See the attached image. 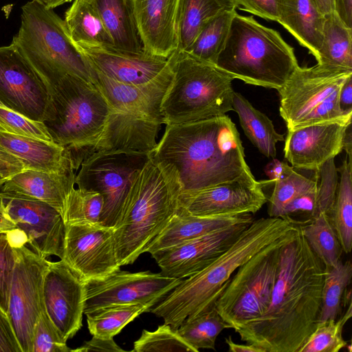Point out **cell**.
Segmentation results:
<instances>
[{
	"mask_svg": "<svg viewBox=\"0 0 352 352\" xmlns=\"http://www.w3.org/2000/svg\"><path fill=\"white\" fill-rule=\"evenodd\" d=\"M0 205L15 227L28 238L39 256L63 257L65 224L52 206L17 193L0 191Z\"/></svg>",
	"mask_w": 352,
	"mask_h": 352,
	"instance_id": "cell-14",
	"label": "cell"
},
{
	"mask_svg": "<svg viewBox=\"0 0 352 352\" xmlns=\"http://www.w3.org/2000/svg\"><path fill=\"white\" fill-rule=\"evenodd\" d=\"M113 228L100 224H65L63 260L85 281L104 278L120 270Z\"/></svg>",
	"mask_w": 352,
	"mask_h": 352,
	"instance_id": "cell-15",
	"label": "cell"
},
{
	"mask_svg": "<svg viewBox=\"0 0 352 352\" xmlns=\"http://www.w3.org/2000/svg\"><path fill=\"white\" fill-rule=\"evenodd\" d=\"M233 10H236L234 0H179L177 50L187 52L207 23L222 12Z\"/></svg>",
	"mask_w": 352,
	"mask_h": 352,
	"instance_id": "cell-29",
	"label": "cell"
},
{
	"mask_svg": "<svg viewBox=\"0 0 352 352\" xmlns=\"http://www.w3.org/2000/svg\"><path fill=\"white\" fill-rule=\"evenodd\" d=\"M45 310L64 340L81 329L86 301L85 281L63 259L49 261L43 283Z\"/></svg>",
	"mask_w": 352,
	"mask_h": 352,
	"instance_id": "cell-16",
	"label": "cell"
},
{
	"mask_svg": "<svg viewBox=\"0 0 352 352\" xmlns=\"http://www.w3.org/2000/svg\"><path fill=\"white\" fill-rule=\"evenodd\" d=\"M352 28L337 12L324 14L322 41L317 63L352 70Z\"/></svg>",
	"mask_w": 352,
	"mask_h": 352,
	"instance_id": "cell-33",
	"label": "cell"
},
{
	"mask_svg": "<svg viewBox=\"0 0 352 352\" xmlns=\"http://www.w3.org/2000/svg\"><path fill=\"white\" fill-rule=\"evenodd\" d=\"M225 342L228 346L229 351L232 352H263L260 348L250 344H238L234 342L231 336L225 339Z\"/></svg>",
	"mask_w": 352,
	"mask_h": 352,
	"instance_id": "cell-56",
	"label": "cell"
},
{
	"mask_svg": "<svg viewBox=\"0 0 352 352\" xmlns=\"http://www.w3.org/2000/svg\"><path fill=\"white\" fill-rule=\"evenodd\" d=\"M318 186L299 195L283 209L280 218L285 219L296 226H302L316 216Z\"/></svg>",
	"mask_w": 352,
	"mask_h": 352,
	"instance_id": "cell-48",
	"label": "cell"
},
{
	"mask_svg": "<svg viewBox=\"0 0 352 352\" xmlns=\"http://www.w3.org/2000/svg\"><path fill=\"white\" fill-rule=\"evenodd\" d=\"M351 301L346 313L338 320L319 322L298 352H338L347 345L342 336L343 327L351 318Z\"/></svg>",
	"mask_w": 352,
	"mask_h": 352,
	"instance_id": "cell-42",
	"label": "cell"
},
{
	"mask_svg": "<svg viewBox=\"0 0 352 352\" xmlns=\"http://www.w3.org/2000/svg\"><path fill=\"white\" fill-rule=\"evenodd\" d=\"M91 1L112 37L113 47L133 53L144 51L126 0Z\"/></svg>",
	"mask_w": 352,
	"mask_h": 352,
	"instance_id": "cell-32",
	"label": "cell"
},
{
	"mask_svg": "<svg viewBox=\"0 0 352 352\" xmlns=\"http://www.w3.org/2000/svg\"><path fill=\"white\" fill-rule=\"evenodd\" d=\"M351 276L352 264L350 261L342 262L340 260L335 267L325 269L318 323L338 318Z\"/></svg>",
	"mask_w": 352,
	"mask_h": 352,
	"instance_id": "cell-39",
	"label": "cell"
},
{
	"mask_svg": "<svg viewBox=\"0 0 352 352\" xmlns=\"http://www.w3.org/2000/svg\"><path fill=\"white\" fill-rule=\"evenodd\" d=\"M181 192L174 171L151 155L135 175L114 228L120 267L133 263L164 229L179 208Z\"/></svg>",
	"mask_w": 352,
	"mask_h": 352,
	"instance_id": "cell-4",
	"label": "cell"
},
{
	"mask_svg": "<svg viewBox=\"0 0 352 352\" xmlns=\"http://www.w3.org/2000/svg\"><path fill=\"white\" fill-rule=\"evenodd\" d=\"M252 222L225 227L151 254L162 274L183 279L200 272L213 262Z\"/></svg>",
	"mask_w": 352,
	"mask_h": 352,
	"instance_id": "cell-19",
	"label": "cell"
},
{
	"mask_svg": "<svg viewBox=\"0 0 352 352\" xmlns=\"http://www.w3.org/2000/svg\"><path fill=\"white\" fill-rule=\"evenodd\" d=\"M236 10L222 12L201 30L190 47L186 52L208 63L216 65L219 54L228 38Z\"/></svg>",
	"mask_w": 352,
	"mask_h": 352,
	"instance_id": "cell-38",
	"label": "cell"
},
{
	"mask_svg": "<svg viewBox=\"0 0 352 352\" xmlns=\"http://www.w3.org/2000/svg\"><path fill=\"white\" fill-rule=\"evenodd\" d=\"M0 146L18 158L25 170L53 173L74 170L65 148L54 142L0 132Z\"/></svg>",
	"mask_w": 352,
	"mask_h": 352,
	"instance_id": "cell-27",
	"label": "cell"
},
{
	"mask_svg": "<svg viewBox=\"0 0 352 352\" xmlns=\"http://www.w3.org/2000/svg\"><path fill=\"white\" fill-rule=\"evenodd\" d=\"M72 350L43 308L34 326L32 352H69Z\"/></svg>",
	"mask_w": 352,
	"mask_h": 352,
	"instance_id": "cell-46",
	"label": "cell"
},
{
	"mask_svg": "<svg viewBox=\"0 0 352 352\" xmlns=\"http://www.w3.org/2000/svg\"><path fill=\"white\" fill-rule=\"evenodd\" d=\"M74 170L65 173L23 170L7 179L0 191L10 192L43 201L63 216L67 196L75 186Z\"/></svg>",
	"mask_w": 352,
	"mask_h": 352,
	"instance_id": "cell-26",
	"label": "cell"
},
{
	"mask_svg": "<svg viewBox=\"0 0 352 352\" xmlns=\"http://www.w3.org/2000/svg\"><path fill=\"white\" fill-rule=\"evenodd\" d=\"M72 1V0H48L46 3V6L50 8L54 9L60 5H63L67 2H70Z\"/></svg>",
	"mask_w": 352,
	"mask_h": 352,
	"instance_id": "cell-60",
	"label": "cell"
},
{
	"mask_svg": "<svg viewBox=\"0 0 352 352\" xmlns=\"http://www.w3.org/2000/svg\"><path fill=\"white\" fill-rule=\"evenodd\" d=\"M43 122L52 140L69 155L74 170L95 153L111 107L92 82L66 75L48 91Z\"/></svg>",
	"mask_w": 352,
	"mask_h": 352,
	"instance_id": "cell-5",
	"label": "cell"
},
{
	"mask_svg": "<svg viewBox=\"0 0 352 352\" xmlns=\"http://www.w3.org/2000/svg\"><path fill=\"white\" fill-rule=\"evenodd\" d=\"M173 78L162 102L164 124L190 122L232 111L230 76L188 52L170 56Z\"/></svg>",
	"mask_w": 352,
	"mask_h": 352,
	"instance_id": "cell-8",
	"label": "cell"
},
{
	"mask_svg": "<svg viewBox=\"0 0 352 352\" xmlns=\"http://www.w3.org/2000/svg\"><path fill=\"white\" fill-rule=\"evenodd\" d=\"M162 123L149 117L111 108L97 151L121 150L151 154Z\"/></svg>",
	"mask_w": 352,
	"mask_h": 352,
	"instance_id": "cell-24",
	"label": "cell"
},
{
	"mask_svg": "<svg viewBox=\"0 0 352 352\" xmlns=\"http://www.w3.org/2000/svg\"><path fill=\"white\" fill-rule=\"evenodd\" d=\"M7 179L4 178L3 177H2L1 175H0V188L1 187V186L3 184V183L5 182V181Z\"/></svg>",
	"mask_w": 352,
	"mask_h": 352,
	"instance_id": "cell-61",
	"label": "cell"
},
{
	"mask_svg": "<svg viewBox=\"0 0 352 352\" xmlns=\"http://www.w3.org/2000/svg\"><path fill=\"white\" fill-rule=\"evenodd\" d=\"M324 273L298 226L296 236L281 247L267 309L234 331L263 352H298L319 322Z\"/></svg>",
	"mask_w": 352,
	"mask_h": 352,
	"instance_id": "cell-1",
	"label": "cell"
},
{
	"mask_svg": "<svg viewBox=\"0 0 352 352\" xmlns=\"http://www.w3.org/2000/svg\"><path fill=\"white\" fill-rule=\"evenodd\" d=\"M75 45L93 70L125 84L146 83L158 76L170 61V56L166 58L144 51L133 53L109 46Z\"/></svg>",
	"mask_w": 352,
	"mask_h": 352,
	"instance_id": "cell-20",
	"label": "cell"
},
{
	"mask_svg": "<svg viewBox=\"0 0 352 352\" xmlns=\"http://www.w3.org/2000/svg\"><path fill=\"white\" fill-rule=\"evenodd\" d=\"M151 307L142 304H123L102 307L86 315L89 333L102 338H113L122 329Z\"/></svg>",
	"mask_w": 352,
	"mask_h": 352,
	"instance_id": "cell-37",
	"label": "cell"
},
{
	"mask_svg": "<svg viewBox=\"0 0 352 352\" xmlns=\"http://www.w3.org/2000/svg\"><path fill=\"white\" fill-rule=\"evenodd\" d=\"M16 228L12 221L4 213L0 205V232H8Z\"/></svg>",
	"mask_w": 352,
	"mask_h": 352,
	"instance_id": "cell-59",
	"label": "cell"
},
{
	"mask_svg": "<svg viewBox=\"0 0 352 352\" xmlns=\"http://www.w3.org/2000/svg\"><path fill=\"white\" fill-rule=\"evenodd\" d=\"M0 352H22L8 316L1 307Z\"/></svg>",
	"mask_w": 352,
	"mask_h": 352,
	"instance_id": "cell-50",
	"label": "cell"
},
{
	"mask_svg": "<svg viewBox=\"0 0 352 352\" xmlns=\"http://www.w3.org/2000/svg\"><path fill=\"white\" fill-rule=\"evenodd\" d=\"M151 157L174 171L181 194L241 179L256 180L239 133L226 114L166 125Z\"/></svg>",
	"mask_w": 352,
	"mask_h": 352,
	"instance_id": "cell-2",
	"label": "cell"
},
{
	"mask_svg": "<svg viewBox=\"0 0 352 352\" xmlns=\"http://www.w3.org/2000/svg\"><path fill=\"white\" fill-rule=\"evenodd\" d=\"M21 25L12 42L47 91L66 75L91 82L90 67L72 41L65 21L34 0L21 8Z\"/></svg>",
	"mask_w": 352,
	"mask_h": 352,
	"instance_id": "cell-7",
	"label": "cell"
},
{
	"mask_svg": "<svg viewBox=\"0 0 352 352\" xmlns=\"http://www.w3.org/2000/svg\"><path fill=\"white\" fill-rule=\"evenodd\" d=\"M224 329H230L214 306L186 318L177 332L195 350L215 349L217 336Z\"/></svg>",
	"mask_w": 352,
	"mask_h": 352,
	"instance_id": "cell-36",
	"label": "cell"
},
{
	"mask_svg": "<svg viewBox=\"0 0 352 352\" xmlns=\"http://www.w3.org/2000/svg\"><path fill=\"white\" fill-rule=\"evenodd\" d=\"M72 351L123 352L124 350L115 342L113 338H102L92 336L91 340L85 342L80 347L72 349Z\"/></svg>",
	"mask_w": 352,
	"mask_h": 352,
	"instance_id": "cell-51",
	"label": "cell"
},
{
	"mask_svg": "<svg viewBox=\"0 0 352 352\" xmlns=\"http://www.w3.org/2000/svg\"><path fill=\"white\" fill-rule=\"evenodd\" d=\"M182 280L161 272H129L120 270L102 278L89 280L85 281L84 314L102 307L123 304H142L151 309Z\"/></svg>",
	"mask_w": 352,
	"mask_h": 352,
	"instance_id": "cell-13",
	"label": "cell"
},
{
	"mask_svg": "<svg viewBox=\"0 0 352 352\" xmlns=\"http://www.w3.org/2000/svg\"><path fill=\"white\" fill-rule=\"evenodd\" d=\"M297 232L298 230L256 254L227 282L214 307L230 329L235 331L266 311L277 275L281 247Z\"/></svg>",
	"mask_w": 352,
	"mask_h": 352,
	"instance_id": "cell-10",
	"label": "cell"
},
{
	"mask_svg": "<svg viewBox=\"0 0 352 352\" xmlns=\"http://www.w3.org/2000/svg\"><path fill=\"white\" fill-rule=\"evenodd\" d=\"M299 227L310 248L321 260L325 269L335 267L341 260L343 250L331 216L326 212H320Z\"/></svg>",
	"mask_w": 352,
	"mask_h": 352,
	"instance_id": "cell-34",
	"label": "cell"
},
{
	"mask_svg": "<svg viewBox=\"0 0 352 352\" xmlns=\"http://www.w3.org/2000/svg\"><path fill=\"white\" fill-rule=\"evenodd\" d=\"M324 15L312 0H283L278 23L315 58L322 41Z\"/></svg>",
	"mask_w": 352,
	"mask_h": 352,
	"instance_id": "cell-28",
	"label": "cell"
},
{
	"mask_svg": "<svg viewBox=\"0 0 352 352\" xmlns=\"http://www.w3.org/2000/svg\"><path fill=\"white\" fill-rule=\"evenodd\" d=\"M90 70L91 82L112 109L143 115L164 124L162 106L173 78L171 58L169 65L158 76L141 85L117 82L91 67Z\"/></svg>",
	"mask_w": 352,
	"mask_h": 352,
	"instance_id": "cell-22",
	"label": "cell"
},
{
	"mask_svg": "<svg viewBox=\"0 0 352 352\" xmlns=\"http://www.w3.org/2000/svg\"><path fill=\"white\" fill-rule=\"evenodd\" d=\"M103 206L104 199L99 192L74 186L65 201V224H100Z\"/></svg>",
	"mask_w": 352,
	"mask_h": 352,
	"instance_id": "cell-41",
	"label": "cell"
},
{
	"mask_svg": "<svg viewBox=\"0 0 352 352\" xmlns=\"http://www.w3.org/2000/svg\"><path fill=\"white\" fill-rule=\"evenodd\" d=\"M23 170V163L0 146V175L8 179Z\"/></svg>",
	"mask_w": 352,
	"mask_h": 352,
	"instance_id": "cell-52",
	"label": "cell"
},
{
	"mask_svg": "<svg viewBox=\"0 0 352 352\" xmlns=\"http://www.w3.org/2000/svg\"><path fill=\"white\" fill-rule=\"evenodd\" d=\"M272 181L238 179L181 194L179 205L199 217L254 214L267 201L263 188Z\"/></svg>",
	"mask_w": 352,
	"mask_h": 352,
	"instance_id": "cell-18",
	"label": "cell"
},
{
	"mask_svg": "<svg viewBox=\"0 0 352 352\" xmlns=\"http://www.w3.org/2000/svg\"><path fill=\"white\" fill-rule=\"evenodd\" d=\"M352 70L317 63L298 66L278 90L280 116L287 129L326 123L351 122L352 113L340 108L338 94Z\"/></svg>",
	"mask_w": 352,
	"mask_h": 352,
	"instance_id": "cell-9",
	"label": "cell"
},
{
	"mask_svg": "<svg viewBox=\"0 0 352 352\" xmlns=\"http://www.w3.org/2000/svg\"><path fill=\"white\" fill-rule=\"evenodd\" d=\"M151 154L121 150L97 151L80 164L77 187L99 192L104 199L100 224L115 228L137 171Z\"/></svg>",
	"mask_w": 352,
	"mask_h": 352,
	"instance_id": "cell-11",
	"label": "cell"
},
{
	"mask_svg": "<svg viewBox=\"0 0 352 352\" xmlns=\"http://www.w3.org/2000/svg\"><path fill=\"white\" fill-rule=\"evenodd\" d=\"M215 65L234 79L278 91L298 63L278 32L236 12Z\"/></svg>",
	"mask_w": 352,
	"mask_h": 352,
	"instance_id": "cell-6",
	"label": "cell"
},
{
	"mask_svg": "<svg viewBox=\"0 0 352 352\" xmlns=\"http://www.w3.org/2000/svg\"><path fill=\"white\" fill-rule=\"evenodd\" d=\"M143 50L169 57L177 50L179 0H127Z\"/></svg>",
	"mask_w": 352,
	"mask_h": 352,
	"instance_id": "cell-23",
	"label": "cell"
},
{
	"mask_svg": "<svg viewBox=\"0 0 352 352\" xmlns=\"http://www.w3.org/2000/svg\"><path fill=\"white\" fill-rule=\"evenodd\" d=\"M350 123L326 122L287 129L285 158L294 168L319 170L343 150L345 130Z\"/></svg>",
	"mask_w": 352,
	"mask_h": 352,
	"instance_id": "cell-21",
	"label": "cell"
},
{
	"mask_svg": "<svg viewBox=\"0 0 352 352\" xmlns=\"http://www.w3.org/2000/svg\"><path fill=\"white\" fill-rule=\"evenodd\" d=\"M319 173L313 178L297 173L287 162L283 175L274 181V188L268 199L267 214L270 217H280L284 207L299 195L318 186Z\"/></svg>",
	"mask_w": 352,
	"mask_h": 352,
	"instance_id": "cell-40",
	"label": "cell"
},
{
	"mask_svg": "<svg viewBox=\"0 0 352 352\" xmlns=\"http://www.w3.org/2000/svg\"><path fill=\"white\" fill-rule=\"evenodd\" d=\"M322 14L336 12V0H312Z\"/></svg>",
	"mask_w": 352,
	"mask_h": 352,
	"instance_id": "cell-57",
	"label": "cell"
},
{
	"mask_svg": "<svg viewBox=\"0 0 352 352\" xmlns=\"http://www.w3.org/2000/svg\"><path fill=\"white\" fill-rule=\"evenodd\" d=\"M297 230V226L280 217L254 219L228 250L200 272L182 279L149 312L177 330L186 318L214 306L227 282L241 265Z\"/></svg>",
	"mask_w": 352,
	"mask_h": 352,
	"instance_id": "cell-3",
	"label": "cell"
},
{
	"mask_svg": "<svg viewBox=\"0 0 352 352\" xmlns=\"http://www.w3.org/2000/svg\"><path fill=\"white\" fill-rule=\"evenodd\" d=\"M14 250L16 259L6 314L22 352H32L34 326L44 308L43 283L50 261L25 244L16 245Z\"/></svg>",
	"mask_w": 352,
	"mask_h": 352,
	"instance_id": "cell-12",
	"label": "cell"
},
{
	"mask_svg": "<svg viewBox=\"0 0 352 352\" xmlns=\"http://www.w3.org/2000/svg\"><path fill=\"white\" fill-rule=\"evenodd\" d=\"M48 91L12 43L0 47V102L22 115L43 122Z\"/></svg>",
	"mask_w": 352,
	"mask_h": 352,
	"instance_id": "cell-17",
	"label": "cell"
},
{
	"mask_svg": "<svg viewBox=\"0 0 352 352\" xmlns=\"http://www.w3.org/2000/svg\"><path fill=\"white\" fill-rule=\"evenodd\" d=\"M233 110L239 116L241 126L248 138L267 157L275 158L276 144L285 140L272 120L255 109L241 94L234 91Z\"/></svg>",
	"mask_w": 352,
	"mask_h": 352,
	"instance_id": "cell-31",
	"label": "cell"
},
{
	"mask_svg": "<svg viewBox=\"0 0 352 352\" xmlns=\"http://www.w3.org/2000/svg\"><path fill=\"white\" fill-rule=\"evenodd\" d=\"M336 12L345 24L352 28V0H336Z\"/></svg>",
	"mask_w": 352,
	"mask_h": 352,
	"instance_id": "cell-54",
	"label": "cell"
},
{
	"mask_svg": "<svg viewBox=\"0 0 352 352\" xmlns=\"http://www.w3.org/2000/svg\"><path fill=\"white\" fill-rule=\"evenodd\" d=\"M28 243L25 234L17 228L0 232V307L6 313L16 259L14 246Z\"/></svg>",
	"mask_w": 352,
	"mask_h": 352,
	"instance_id": "cell-43",
	"label": "cell"
},
{
	"mask_svg": "<svg viewBox=\"0 0 352 352\" xmlns=\"http://www.w3.org/2000/svg\"><path fill=\"white\" fill-rule=\"evenodd\" d=\"M286 162H281L273 158L265 167L264 171L273 183L283 173Z\"/></svg>",
	"mask_w": 352,
	"mask_h": 352,
	"instance_id": "cell-55",
	"label": "cell"
},
{
	"mask_svg": "<svg viewBox=\"0 0 352 352\" xmlns=\"http://www.w3.org/2000/svg\"><path fill=\"white\" fill-rule=\"evenodd\" d=\"M34 1H38V2H40V3H44V4H45V5H46V3H47V1H48V0H34Z\"/></svg>",
	"mask_w": 352,
	"mask_h": 352,
	"instance_id": "cell-62",
	"label": "cell"
},
{
	"mask_svg": "<svg viewBox=\"0 0 352 352\" xmlns=\"http://www.w3.org/2000/svg\"><path fill=\"white\" fill-rule=\"evenodd\" d=\"M352 132L351 123L346 128L343 139V150H345L346 156L352 157Z\"/></svg>",
	"mask_w": 352,
	"mask_h": 352,
	"instance_id": "cell-58",
	"label": "cell"
},
{
	"mask_svg": "<svg viewBox=\"0 0 352 352\" xmlns=\"http://www.w3.org/2000/svg\"><path fill=\"white\" fill-rule=\"evenodd\" d=\"M318 173L320 182L319 185L318 184L316 216L320 212H326L330 215L335 202L338 184V169L336 167L334 159H331L325 162L320 168Z\"/></svg>",
	"mask_w": 352,
	"mask_h": 352,
	"instance_id": "cell-47",
	"label": "cell"
},
{
	"mask_svg": "<svg viewBox=\"0 0 352 352\" xmlns=\"http://www.w3.org/2000/svg\"><path fill=\"white\" fill-rule=\"evenodd\" d=\"M338 103L343 112L352 113V76L341 87L338 94Z\"/></svg>",
	"mask_w": 352,
	"mask_h": 352,
	"instance_id": "cell-53",
	"label": "cell"
},
{
	"mask_svg": "<svg viewBox=\"0 0 352 352\" xmlns=\"http://www.w3.org/2000/svg\"><path fill=\"white\" fill-rule=\"evenodd\" d=\"M0 132L54 142L43 122L30 119L1 102Z\"/></svg>",
	"mask_w": 352,
	"mask_h": 352,
	"instance_id": "cell-45",
	"label": "cell"
},
{
	"mask_svg": "<svg viewBox=\"0 0 352 352\" xmlns=\"http://www.w3.org/2000/svg\"><path fill=\"white\" fill-rule=\"evenodd\" d=\"M338 171L340 180L330 216L343 252L349 254L352 247V157L346 156Z\"/></svg>",
	"mask_w": 352,
	"mask_h": 352,
	"instance_id": "cell-35",
	"label": "cell"
},
{
	"mask_svg": "<svg viewBox=\"0 0 352 352\" xmlns=\"http://www.w3.org/2000/svg\"><path fill=\"white\" fill-rule=\"evenodd\" d=\"M133 352H196L170 324L164 323L153 331L144 329L134 342Z\"/></svg>",
	"mask_w": 352,
	"mask_h": 352,
	"instance_id": "cell-44",
	"label": "cell"
},
{
	"mask_svg": "<svg viewBox=\"0 0 352 352\" xmlns=\"http://www.w3.org/2000/svg\"><path fill=\"white\" fill-rule=\"evenodd\" d=\"M236 8L262 19L278 21L283 0H234Z\"/></svg>",
	"mask_w": 352,
	"mask_h": 352,
	"instance_id": "cell-49",
	"label": "cell"
},
{
	"mask_svg": "<svg viewBox=\"0 0 352 352\" xmlns=\"http://www.w3.org/2000/svg\"><path fill=\"white\" fill-rule=\"evenodd\" d=\"M126 1H127V0H126ZM127 3H128V2H127ZM128 5H129V4H128Z\"/></svg>",
	"mask_w": 352,
	"mask_h": 352,
	"instance_id": "cell-63",
	"label": "cell"
},
{
	"mask_svg": "<svg viewBox=\"0 0 352 352\" xmlns=\"http://www.w3.org/2000/svg\"><path fill=\"white\" fill-rule=\"evenodd\" d=\"M252 214L230 216L199 217L191 214L179 206L164 229L147 248L145 252L156 251L179 245L213 231L232 225L250 223Z\"/></svg>",
	"mask_w": 352,
	"mask_h": 352,
	"instance_id": "cell-25",
	"label": "cell"
},
{
	"mask_svg": "<svg viewBox=\"0 0 352 352\" xmlns=\"http://www.w3.org/2000/svg\"><path fill=\"white\" fill-rule=\"evenodd\" d=\"M64 21L75 43L114 46L108 29L91 0H74L66 11Z\"/></svg>",
	"mask_w": 352,
	"mask_h": 352,
	"instance_id": "cell-30",
	"label": "cell"
}]
</instances>
